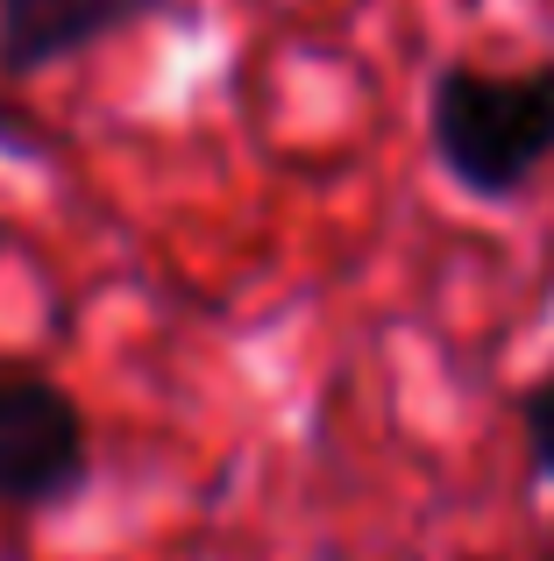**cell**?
<instances>
[{
  "mask_svg": "<svg viewBox=\"0 0 554 561\" xmlns=\"http://www.w3.org/2000/svg\"><path fill=\"white\" fill-rule=\"evenodd\" d=\"M427 142L470 199H519L554 164V57L527 71L441 65L427 93Z\"/></svg>",
  "mask_w": 554,
  "mask_h": 561,
  "instance_id": "1",
  "label": "cell"
},
{
  "mask_svg": "<svg viewBox=\"0 0 554 561\" xmlns=\"http://www.w3.org/2000/svg\"><path fill=\"white\" fill-rule=\"evenodd\" d=\"M93 477L79 398L28 363H0V512H57Z\"/></svg>",
  "mask_w": 554,
  "mask_h": 561,
  "instance_id": "2",
  "label": "cell"
},
{
  "mask_svg": "<svg viewBox=\"0 0 554 561\" xmlns=\"http://www.w3.org/2000/svg\"><path fill=\"white\" fill-rule=\"evenodd\" d=\"M171 0H0V71L36 79L50 65H71L79 50L122 36V28L164 14Z\"/></svg>",
  "mask_w": 554,
  "mask_h": 561,
  "instance_id": "3",
  "label": "cell"
},
{
  "mask_svg": "<svg viewBox=\"0 0 554 561\" xmlns=\"http://www.w3.org/2000/svg\"><path fill=\"white\" fill-rule=\"evenodd\" d=\"M519 426H527V469L533 483H554V370L519 391Z\"/></svg>",
  "mask_w": 554,
  "mask_h": 561,
  "instance_id": "4",
  "label": "cell"
},
{
  "mask_svg": "<svg viewBox=\"0 0 554 561\" xmlns=\"http://www.w3.org/2000/svg\"><path fill=\"white\" fill-rule=\"evenodd\" d=\"M547 285H554V249H547Z\"/></svg>",
  "mask_w": 554,
  "mask_h": 561,
  "instance_id": "5",
  "label": "cell"
},
{
  "mask_svg": "<svg viewBox=\"0 0 554 561\" xmlns=\"http://www.w3.org/2000/svg\"><path fill=\"white\" fill-rule=\"evenodd\" d=\"M462 561H484V554H462Z\"/></svg>",
  "mask_w": 554,
  "mask_h": 561,
  "instance_id": "6",
  "label": "cell"
},
{
  "mask_svg": "<svg viewBox=\"0 0 554 561\" xmlns=\"http://www.w3.org/2000/svg\"><path fill=\"white\" fill-rule=\"evenodd\" d=\"M541 561H554V548H547V554H541Z\"/></svg>",
  "mask_w": 554,
  "mask_h": 561,
  "instance_id": "7",
  "label": "cell"
}]
</instances>
